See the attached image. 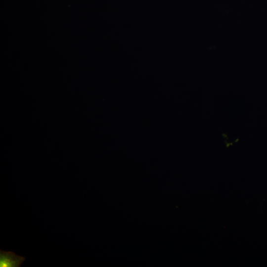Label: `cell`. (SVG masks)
<instances>
[{"label": "cell", "instance_id": "6da1fadb", "mask_svg": "<svg viewBox=\"0 0 267 267\" xmlns=\"http://www.w3.org/2000/svg\"><path fill=\"white\" fill-rule=\"evenodd\" d=\"M25 260L13 252L0 250V267H20Z\"/></svg>", "mask_w": 267, "mask_h": 267}]
</instances>
